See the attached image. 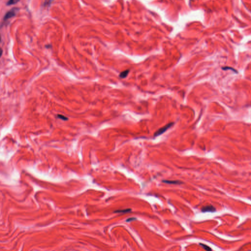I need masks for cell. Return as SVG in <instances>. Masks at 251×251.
<instances>
[{
	"instance_id": "1",
	"label": "cell",
	"mask_w": 251,
	"mask_h": 251,
	"mask_svg": "<svg viewBox=\"0 0 251 251\" xmlns=\"http://www.w3.org/2000/svg\"><path fill=\"white\" fill-rule=\"evenodd\" d=\"M19 10V9L18 8H13L11 9L9 11L5 14L4 17V21H7L9 19L15 16L16 15L17 11Z\"/></svg>"
},
{
	"instance_id": "2",
	"label": "cell",
	"mask_w": 251,
	"mask_h": 251,
	"mask_svg": "<svg viewBox=\"0 0 251 251\" xmlns=\"http://www.w3.org/2000/svg\"><path fill=\"white\" fill-rule=\"evenodd\" d=\"M173 125H174V123H170L166 125H165V126L162 127L161 128L159 129L155 133V136H157L161 135V134L164 133L165 131L167 130L168 129H169L172 126H173Z\"/></svg>"
},
{
	"instance_id": "3",
	"label": "cell",
	"mask_w": 251,
	"mask_h": 251,
	"mask_svg": "<svg viewBox=\"0 0 251 251\" xmlns=\"http://www.w3.org/2000/svg\"><path fill=\"white\" fill-rule=\"evenodd\" d=\"M215 210H216L215 208L212 206H207L203 207L202 209V211L204 212H215Z\"/></svg>"
},
{
	"instance_id": "4",
	"label": "cell",
	"mask_w": 251,
	"mask_h": 251,
	"mask_svg": "<svg viewBox=\"0 0 251 251\" xmlns=\"http://www.w3.org/2000/svg\"><path fill=\"white\" fill-rule=\"evenodd\" d=\"M164 183H166L168 184H180L183 182L180 180H164L162 181Z\"/></svg>"
},
{
	"instance_id": "5",
	"label": "cell",
	"mask_w": 251,
	"mask_h": 251,
	"mask_svg": "<svg viewBox=\"0 0 251 251\" xmlns=\"http://www.w3.org/2000/svg\"><path fill=\"white\" fill-rule=\"evenodd\" d=\"M129 73V70H126L122 72L120 74V77L121 78H126L128 75Z\"/></svg>"
},
{
	"instance_id": "6",
	"label": "cell",
	"mask_w": 251,
	"mask_h": 251,
	"mask_svg": "<svg viewBox=\"0 0 251 251\" xmlns=\"http://www.w3.org/2000/svg\"><path fill=\"white\" fill-rule=\"evenodd\" d=\"M131 210H132V209H123V210H118L115 211V212H116V213H127V212H130Z\"/></svg>"
},
{
	"instance_id": "7",
	"label": "cell",
	"mask_w": 251,
	"mask_h": 251,
	"mask_svg": "<svg viewBox=\"0 0 251 251\" xmlns=\"http://www.w3.org/2000/svg\"><path fill=\"white\" fill-rule=\"evenodd\" d=\"M200 245H201V246L205 250H206L207 251H212V249H211L209 246H207V245H205V244H202V243H200Z\"/></svg>"
},
{
	"instance_id": "8",
	"label": "cell",
	"mask_w": 251,
	"mask_h": 251,
	"mask_svg": "<svg viewBox=\"0 0 251 251\" xmlns=\"http://www.w3.org/2000/svg\"><path fill=\"white\" fill-rule=\"evenodd\" d=\"M19 1H15V0H10V1H8L7 2V4L8 5H12V4H16L17 3H18Z\"/></svg>"
},
{
	"instance_id": "9",
	"label": "cell",
	"mask_w": 251,
	"mask_h": 251,
	"mask_svg": "<svg viewBox=\"0 0 251 251\" xmlns=\"http://www.w3.org/2000/svg\"><path fill=\"white\" fill-rule=\"evenodd\" d=\"M58 117H59V118H60V119H61L62 120H66L67 119H68L67 118L65 117V116H63V115H58Z\"/></svg>"
}]
</instances>
